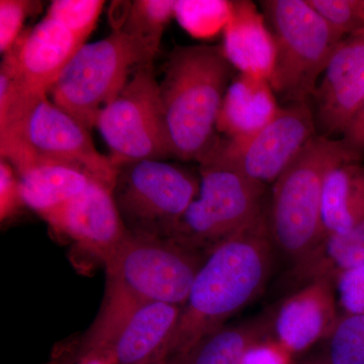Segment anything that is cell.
Masks as SVG:
<instances>
[{
	"mask_svg": "<svg viewBox=\"0 0 364 364\" xmlns=\"http://www.w3.org/2000/svg\"><path fill=\"white\" fill-rule=\"evenodd\" d=\"M274 250L267 217L215 248L196 274L165 356L186 354L257 298Z\"/></svg>",
	"mask_w": 364,
	"mask_h": 364,
	"instance_id": "6da1fadb",
	"label": "cell"
},
{
	"mask_svg": "<svg viewBox=\"0 0 364 364\" xmlns=\"http://www.w3.org/2000/svg\"><path fill=\"white\" fill-rule=\"evenodd\" d=\"M233 69L222 46H183L171 52L159 91L172 157L200 162L212 147Z\"/></svg>",
	"mask_w": 364,
	"mask_h": 364,
	"instance_id": "7a4b0ae2",
	"label": "cell"
},
{
	"mask_svg": "<svg viewBox=\"0 0 364 364\" xmlns=\"http://www.w3.org/2000/svg\"><path fill=\"white\" fill-rule=\"evenodd\" d=\"M0 153L16 173L39 165L85 172L112 191L117 167L93 145L90 130L42 95L0 114Z\"/></svg>",
	"mask_w": 364,
	"mask_h": 364,
	"instance_id": "3957f363",
	"label": "cell"
},
{
	"mask_svg": "<svg viewBox=\"0 0 364 364\" xmlns=\"http://www.w3.org/2000/svg\"><path fill=\"white\" fill-rule=\"evenodd\" d=\"M361 159L341 139L317 134L273 183L268 229L275 248L291 263L324 238L321 207L327 174L340 164Z\"/></svg>",
	"mask_w": 364,
	"mask_h": 364,
	"instance_id": "277c9868",
	"label": "cell"
},
{
	"mask_svg": "<svg viewBox=\"0 0 364 364\" xmlns=\"http://www.w3.org/2000/svg\"><path fill=\"white\" fill-rule=\"evenodd\" d=\"M207 258L172 239L127 231L104 262L105 304L121 310L145 303L182 308Z\"/></svg>",
	"mask_w": 364,
	"mask_h": 364,
	"instance_id": "5b68a950",
	"label": "cell"
},
{
	"mask_svg": "<svg viewBox=\"0 0 364 364\" xmlns=\"http://www.w3.org/2000/svg\"><path fill=\"white\" fill-rule=\"evenodd\" d=\"M261 9L275 42L269 83L287 104L309 102L343 36L309 0H265Z\"/></svg>",
	"mask_w": 364,
	"mask_h": 364,
	"instance_id": "8992f818",
	"label": "cell"
},
{
	"mask_svg": "<svg viewBox=\"0 0 364 364\" xmlns=\"http://www.w3.org/2000/svg\"><path fill=\"white\" fill-rule=\"evenodd\" d=\"M156 54L142 41L114 30L74 55L49 91L53 104L90 130L136 69L152 64Z\"/></svg>",
	"mask_w": 364,
	"mask_h": 364,
	"instance_id": "52a82bcc",
	"label": "cell"
},
{
	"mask_svg": "<svg viewBox=\"0 0 364 364\" xmlns=\"http://www.w3.org/2000/svg\"><path fill=\"white\" fill-rule=\"evenodd\" d=\"M200 193L170 239L208 257L267 217V186L215 165H200Z\"/></svg>",
	"mask_w": 364,
	"mask_h": 364,
	"instance_id": "ba28073f",
	"label": "cell"
},
{
	"mask_svg": "<svg viewBox=\"0 0 364 364\" xmlns=\"http://www.w3.org/2000/svg\"><path fill=\"white\" fill-rule=\"evenodd\" d=\"M116 167L112 198L127 231L171 238L200 193V176L164 160Z\"/></svg>",
	"mask_w": 364,
	"mask_h": 364,
	"instance_id": "9c48e42d",
	"label": "cell"
},
{
	"mask_svg": "<svg viewBox=\"0 0 364 364\" xmlns=\"http://www.w3.org/2000/svg\"><path fill=\"white\" fill-rule=\"evenodd\" d=\"M95 127L116 166L172 157L152 64L136 69L121 93L100 112Z\"/></svg>",
	"mask_w": 364,
	"mask_h": 364,
	"instance_id": "30bf717a",
	"label": "cell"
},
{
	"mask_svg": "<svg viewBox=\"0 0 364 364\" xmlns=\"http://www.w3.org/2000/svg\"><path fill=\"white\" fill-rule=\"evenodd\" d=\"M317 134L310 102L287 104L262 130L246 140L218 135L198 163L234 170L267 186L277 181Z\"/></svg>",
	"mask_w": 364,
	"mask_h": 364,
	"instance_id": "8fae6325",
	"label": "cell"
},
{
	"mask_svg": "<svg viewBox=\"0 0 364 364\" xmlns=\"http://www.w3.org/2000/svg\"><path fill=\"white\" fill-rule=\"evenodd\" d=\"M85 44L58 21L45 16L21 33L4 54L0 70L28 95H47L74 55Z\"/></svg>",
	"mask_w": 364,
	"mask_h": 364,
	"instance_id": "7c38bea8",
	"label": "cell"
},
{
	"mask_svg": "<svg viewBox=\"0 0 364 364\" xmlns=\"http://www.w3.org/2000/svg\"><path fill=\"white\" fill-rule=\"evenodd\" d=\"M364 97V31L345 36L314 92L318 135L341 138Z\"/></svg>",
	"mask_w": 364,
	"mask_h": 364,
	"instance_id": "4fadbf2b",
	"label": "cell"
},
{
	"mask_svg": "<svg viewBox=\"0 0 364 364\" xmlns=\"http://www.w3.org/2000/svg\"><path fill=\"white\" fill-rule=\"evenodd\" d=\"M42 218L53 230L70 239L77 248L97 258L102 264L127 232L112 189L98 182H93L81 195Z\"/></svg>",
	"mask_w": 364,
	"mask_h": 364,
	"instance_id": "5bb4252c",
	"label": "cell"
},
{
	"mask_svg": "<svg viewBox=\"0 0 364 364\" xmlns=\"http://www.w3.org/2000/svg\"><path fill=\"white\" fill-rule=\"evenodd\" d=\"M334 282L321 279L296 289L280 301L268 318L272 338L289 353L301 352L329 338L338 323Z\"/></svg>",
	"mask_w": 364,
	"mask_h": 364,
	"instance_id": "9a60e30c",
	"label": "cell"
},
{
	"mask_svg": "<svg viewBox=\"0 0 364 364\" xmlns=\"http://www.w3.org/2000/svg\"><path fill=\"white\" fill-rule=\"evenodd\" d=\"M181 306L145 303L124 316L100 339L86 347L104 349L112 364H150L164 358Z\"/></svg>",
	"mask_w": 364,
	"mask_h": 364,
	"instance_id": "2e32d148",
	"label": "cell"
},
{
	"mask_svg": "<svg viewBox=\"0 0 364 364\" xmlns=\"http://www.w3.org/2000/svg\"><path fill=\"white\" fill-rule=\"evenodd\" d=\"M223 32V51L234 69L269 81L275 42L262 11L251 1H232Z\"/></svg>",
	"mask_w": 364,
	"mask_h": 364,
	"instance_id": "e0dca14e",
	"label": "cell"
},
{
	"mask_svg": "<svg viewBox=\"0 0 364 364\" xmlns=\"http://www.w3.org/2000/svg\"><path fill=\"white\" fill-rule=\"evenodd\" d=\"M279 109L269 81L239 73L228 87L215 130L224 138L246 140L262 130Z\"/></svg>",
	"mask_w": 364,
	"mask_h": 364,
	"instance_id": "ac0fdd59",
	"label": "cell"
},
{
	"mask_svg": "<svg viewBox=\"0 0 364 364\" xmlns=\"http://www.w3.org/2000/svg\"><path fill=\"white\" fill-rule=\"evenodd\" d=\"M364 265V215L349 231L328 235L291 263L284 284L289 291L321 279L334 282L339 274Z\"/></svg>",
	"mask_w": 364,
	"mask_h": 364,
	"instance_id": "d6986e66",
	"label": "cell"
},
{
	"mask_svg": "<svg viewBox=\"0 0 364 364\" xmlns=\"http://www.w3.org/2000/svg\"><path fill=\"white\" fill-rule=\"evenodd\" d=\"M364 215V165L347 162L327 174L323 188L321 220L323 233L342 234Z\"/></svg>",
	"mask_w": 364,
	"mask_h": 364,
	"instance_id": "ffe728a7",
	"label": "cell"
},
{
	"mask_svg": "<svg viewBox=\"0 0 364 364\" xmlns=\"http://www.w3.org/2000/svg\"><path fill=\"white\" fill-rule=\"evenodd\" d=\"M18 176L26 207L40 217L73 200L97 182L85 172L63 165H39Z\"/></svg>",
	"mask_w": 364,
	"mask_h": 364,
	"instance_id": "44dd1931",
	"label": "cell"
},
{
	"mask_svg": "<svg viewBox=\"0 0 364 364\" xmlns=\"http://www.w3.org/2000/svg\"><path fill=\"white\" fill-rule=\"evenodd\" d=\"M268 335V318L223 326L198 340L186 354H182L184 364H242L249 347Z\"/></svg>",
	"mask_w": 364,
	"mask_h": 364,
	"instance_id": "7402d4cb",
	"label": "cell"
},
{
	"mask_svg": "<svg viewBox=\"0 0 364 364\" xmlns=\"http://www.w3.org/2000/svg\"><path fill=\"white\" fill-rule=\"evenodd\" d=\"M122 4V2H121ZM117 11V28L142 41L154 52L159 49L165 26L174 16L173 0H135L123 2Z\"/></svg>",
	"mask_w": 364,
	"mask_h": 364,
	"instance_id": "603a6c76",
	"label": "cell"
},
{
	"mask_svg": "<svg viewBox=\"0 0 364 364\" xmlns=\"http://www.w3.org/2000/svg\"><path fill=\"white\" fill-rule=\"evenodd\" d=\"M230 9L231 2L228 1L179 0L176 1L174 16L193 37L208 38L224 30L229 20Z\"/></svg>",
	"mask_w": 364,
	"mask_h": 364,
	"instance_id": "cb8c5ba5",
	"label": "cell"
},
{
	"mask_svg": "<svg viewBox=\"0 0 364 364\" xmlns=\"http://www.w3.org/2000/svg\"><path fill=\"white\" fill-rule=\"evenodd\" d=\"M330 364H364V315L342 316L328 338Z\"/></svg>",
	"mask_w": 364,
	"mask_h": 364,
	"instance_id": "d4e9b609",
	"label": "cell"
},
{
	"mask_svg": "<svg viewBox=\"0 0 364 364\" xmlns=\"http://www.w3.org/2000/svg\"><path fill=\"white\" fill-rule=\"evenodd\" d=\"M104 4L100 0H55L46 16L58 21L85 42L95 30Z\"/></svg>",
	"mask_w": 364,
	"mask_h": 364,
	"instance_id": "484cf974",
	"label": "cell"
},
{
	"mask_svg": "<svg viewBox=\"0 0 364 364\" xmlns=\"http://www.w3.org/2000/svg\"><path fill=\"white\" fill-rule=\"evenodd\" d=\"M343 37L364 31V0H309Z\"/></svg>",
	"mask_w": 364,
	"mask_h": 364,
	"instance_id": "4316f807",
	"label": "cell"
},
{
	"mask_svg": "<svg viewBox=\"0 0 364 364\" xmlns=\"http://www.w3.org/2000/svg\"><path fill=\"white\" fill-rule=\"evenodd\" d=\"M41 2L28 0L0 1V51L6 54L21 35L26 16L36 11Z\"/></svg>",
	"mask_w": 364,
	"mask_h": 364,
	"instance_id": "83f0119b",
	"label": "cell"
},
{
	"mask_svg": "<svg viewBox=\"0 0 364 364\" xmlns=\"http://www.w3.org/2000/svg\"><path fill=\"white\" fill-rule=\"evenodd\" d=\"M335 289L344 316L364 315V265L339 274Z\"/></svg>",
	"mask_w": 364,
	"mask_h": 364,
	"instance_id": "f1b7e54d",
	"label": "cell"
},
{
	"mask_svg": "<svg viewBox=\"0 0 364 364\" xmlns=\"http://www.w3.org/2000/svg\"><path fill=\"white\" fill-rule=\"evenodd\" d=\"M26 207L21 196L20 178L13 165L0 159V220H11Z\"/></svg>",
	"mask_w": 364,
	"mask_h": 364,
	"instance_id": "f546056e",
	"label": "cell"
},
{
	"mask_svg": "<svg viewBox=\"0 0 364 364\" xmlns=\"http://www.w3.org/2000/svg\"><path fill=\"white\" fill-rule=\"evenodd\" d=\"M289 353L272 337H265L249 347L242 364H289Z\"/></svg>",
	"mask_w": 364,
	"mask_h": 364,
	"instance_id": "4dcf8cb0",
	"label": "cell"
},
{
	"mask_svg": "<svg viewBox=\"0 0 364 364\" xmlns=\"http://www.w3.org/2000/svg\"><path fill=\"white\" fill-rule=\"evenodd\" d=\"M342 141L352 152L358 156H364V97L358 112H355L348 126L345 129Z\"/></svg>",
	"mask_w": 364,
	"mask_h": 364,
	"instance_id": "1f68e13d",
	"label": "cell"
},
{
	"mask_svg": "<svg viewBox=\"0 0 364 364\" xmlns=\"http://www.w3.org/2000/svg\"><path fill=\"white\" fill-rule=\"evenodd\" d=\"M65 364H112L109 353L104 349L81 345L77 356Z\"/></svg>",
	"mask_w": 364,
	"mask_h": 364,
	"instance_id": "d6a6232c",
	"label": "cell"
},
{
	"mask_svg": "<svg viewBox=\"0 0 364 364\" xmlns=\"http://www.w3.org/2000/svg\"><path fill=\"white\" fill-rule=\"evenodd\" d=\"M150 364H184V359L182 354H176V355L164 356Z\"/></svg>",
	"mask_w": 364,
	"mask_h": 364,
	"instance_id": "836d02e7",
	"label": "cell"
},
{
	"mask_svg": "<svg viewBox=\"0 0 364 364\" xmlns=\"http://www.w3.org/2000/svg\"><path fill=\"white\" fill-rule=\"evenodd\" d=\"M330 364V363H329Z\"/></svg>",
	"mask_w": 364,
	"mask_h": 364,
	"instance_id": "e575fe53",
	"label": "cell"
}]
</instances>
